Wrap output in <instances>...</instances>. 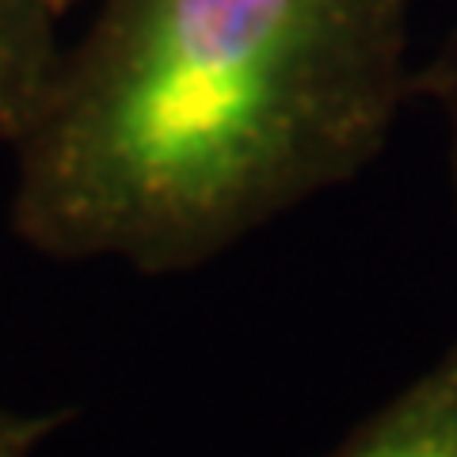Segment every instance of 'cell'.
Returning <instances> with one entry per match:
<instances>
[{
    "label": "cell",
    "instance_id": "cell-1",
    "mask_svg": "<svg viewBox=\"0 0 457 457\" xmlns=\"http://www.w3.org/2000/svg\"><path fill=\"white\" fill-rule=\"evenodd\" d=\"M411 0H99L16 141L12 233L141 275L213 263L378 161Z\"/></svg>",
    "mask_w": 457,
    "mask_h": 457
},
{
    "label": "cell",
    "instance_id": "cell-2",
    "mask_svg": "<svg viewBox=\"0 0 457 457\" xmlns=\"http://www.w3.org/2000/svg\"><path fill=\"white\" fill-rule=\"evenodd\" d=\"M324 457H457V339Z\"/></svg>",
    "mask_w": 457,
    "mask_h": 457
},
{
    "label": "cell",
    "instance_id": "cell-3",
    "mask_svg": "<svg viewBox=\"0 0 457 457\" xmlns=\"http://www.w3.org/2000/svg\"><path fill=\"white\" fill-rule=\"evenodd\" d=\"M65 12L54 0H0V141L16 145L50 92Z\"/></svg>",
    "mask_w": 457,
    "mask_h": 457
},
{
    "label": "cell",
    "instance_id": "cell-4",
    "mask_svg": "<svg viewBox=\"0 0 457 457\" xmlns=\"http://www.w3.org/2000/svg\"><path fill=\"white\" fill-rule=\"evenodd\" d=\"M416 96L435 99L442 119H446V141H450V179L457 198V31L442 42V50L431 57V65L416 73Z\"/></svg>",
    "mask_w": 457,
    "mask_h": 457
},
{
    "label": "cell",
    "instance_id": "cell-5",
    "mask_svg": "<svg viewBox=\"0 0 457 457\" xmlns=\"http://www.w3.org/2000/svg\"><path fill=\"white\" fill-rule=\"evenodd\" d=\"M73 420V408H12L0 400V457H35L46 438H54Z\"/></svg>",
    "mask_w": 457,
    "mask_h": 457
},
{
    "label": "cell",
    "instance_id": "cell-6",
    "mask_svg": "<svg viewBox=\"0 0 457 457\" xmlns=\"http://www.w3.org/2000/svg\"><path fill=\"white\" fill-rule=\"evenodd\" d=\"M54 4H57V8H62V12H69V8H73V4H77V0H54Z\"/></svg>",
    "mask_w": 457,
    "mask_h": 457
}]
</instances>
